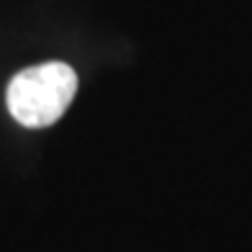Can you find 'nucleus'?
Returning <instances> with one entry per match:
<instances>
[{
  "mask_svg": "<svg viewBox=\"0 0 252 252\" xmlns=\"http://www.w3.org/2000/svg\"><path fill=\"white\" fill-rule=\"evenodd\" d=\"M77 93V75L64 62H44L21 70L8 83V111L26 129H44L64 116Z\"/></svg>",
  "mask_w": 252,
  "mask_h": 252,
  "instance_id": "nucleus-1",
  "label": "nucleus"
}]
</instances>
